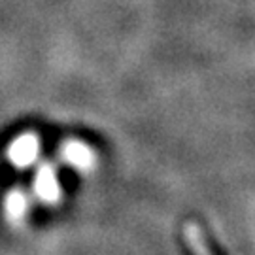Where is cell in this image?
I'll list each match as a JSON object with an SVG mask.
<instances>
[{"label": "cell", "mask_w": 255, "mask_h": 255, "mask_svg": "<svg viewBox=\"0 0 255 255\" xmlns=\"http://www.w3.org/2000/svg\"><path fill=\"white\" fill-rule=\"evenodd\" d=\"M61 159L80 172H91L97 166V153L89 144L82 140H64L61 146Z\"/></svg>", "instance_id": "obj_3"}, {"label": "cell", "mask_w": 255, "mask_h": 255, "mask_svg": "<svg viewBox=\"0 0 255 255\" xmlns=\"http://www.w3.org/2000/svg\"><path fill=\"white\" fill-rule=\"evenodd\" d=\"M42 149V140L36 132H23L15 136L6 147V159L11 166L25 170L38 161Z\"/></svg>", "instance_id": "obj_1"}, {"label": "cell", "mask_w": 255, "mask_h": 255, "mask_svg": "<svg viewBox=\"0 0 255 255\" xmlns=\"http://www.w3.org/2000/svg\"><path fill=\"white\" fill-rule=\"evenodd\" d=\"M28 214V197L23 187H11L4 197V216L9 225L19 227Z\"/></svg>", "instance_id": "obj_4"}, {"label": "cell", "mask_w": 255, "mask_h": 255, "mask_svg": "<svg viewBox=\"0 0 255 255\" xmlns=\"http://www.w3.org/2000/svg\"><path fill=\"white\" fill-rule=\"evenodd\" d=\"M183 238H185L187 246L191 248V252L195 255H214L202 229L195 221H187L183 225Z\"/></svg>", "instance_id": "obj_5"}, {"label": "cell", "mask_w": 255, "mask_h": 255, "mask_svg": "<svg viewBox=\"0 0 255 255\" xmlns=\"http://www.w3.org/2000/svg\"><path fill=\"white\" fill-rule=\"evenodd\" d=\"M32 187H34V195L40 202H44L47 206L59 204L61 197H63V189H61V182H59L57 166L51 161H46L38 166Z\"/></svg>", "instance_id": "obj_2"}]
</instances>
